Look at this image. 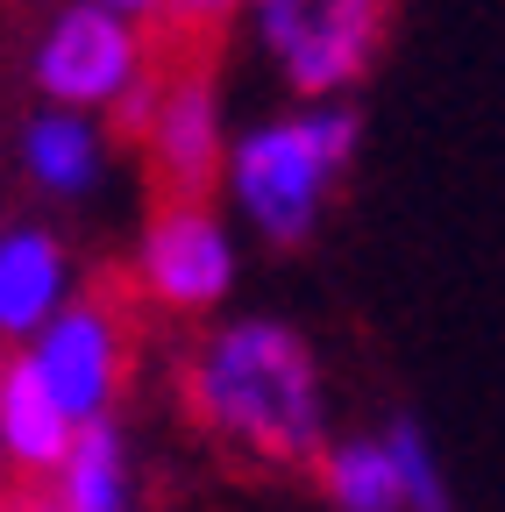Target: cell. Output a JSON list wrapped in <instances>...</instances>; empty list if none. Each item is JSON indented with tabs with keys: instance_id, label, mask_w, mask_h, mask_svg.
<instances>
[{
	"instance_id": "1",
	"label": "cell",
	"mask_w": 505,
	"mask_h": 512,
	"mask_svg": "<svg viewBox=\"0 0 505 512\" xmlns=\"http://www.w3.org/2000/svg\"><path fill=\"white\" fill-rule=\"evenodd\" d=\"M185 406L207 434L242 448L249 463L299 470L321 463L328 434V377L299 328L271 313H249L214 328L185 363Z\"/></svg>"
},
{
	"instance_id": "2",
	"label": "cell",
	"mask_w": 505,
	"mask_h": 512,
	"mask_svg": "<svg viewBox=\"0 0 505 512\" xmlns=\"http://www.w3.org/2000/svg\"><path fill=\"white\" fill-rule=\"evenodd\" d=\"M363 121L356 107H299L278 121H249L242 136L228 143V207L242 214V228H257L264 242H306L313 221H321L335 178L356 157Z\"/></svg>"
},
{
	"instance_id": "3",
	"label": "cell",
	"mask_w": 505,
	"mask_h": 512,
	"mask_svg": "<svg viewBox=\"0 0 505 512\" xmlns=\"http://www.w3.org/2000/svg\"><path fill=\"white\" fill-rule=\"evenodd\" d=\"M36 93L43 107L65 114H114L143 79H150V36L136 8H114V0H72L57 8L36 36Z\"/></svg>"
},
{
	"instance_id": "4",
	"label": "cell",
	"mask_w": 505,
	"mask_h": 512,
	"mask_svg": "<svg viewBox=\"0 0 505 512\" xmlns=\"http://www.w3.org/2000/svg\"><path fill=\"white\" fill-rule=\"evenodd\" d=\"M249 22L306 107H335V93H349L385 43L377 0H264Z\"/></svg>"
},
{
	"instance_id": "5",
	"label": "cell",
	"mask_w": 505,
	"mask_h": 512,
	"mask_svg": "<svg viewBox=\"0 0 505 512\" xmlns=\"http://www.w3.org/2000/svg\"><path fill=\"white\" fill-rule=\"evenodd\" d=\"M242 278V249L221 207L164 200L136 235V285L164 313H214Z\"/></svg>"
},
{
	"instance_id": "6",
	"label": "cell",
	"mask_w": 505,
	"mask_h": 512,
	"mask_svg": "<svg viewBox=\"0 0 505 512\" xmlns=\"http://www.w3.org/2000/svg\"><path fill=\"white\" fill-rule=\"evenodd\" d=\"M36 377L50 384V399L72 413V427L114 420V392L121 370H129V335H121V313L107 299H72L50 328L29 342Z\"/></svg>"
},
{
	"instance_id": "7",
	"label": "cell",
	"mask_w": 505,
	"mask_h": 512,
	"mask_svg": "<svg viewBox=\"0 0 505 512\" xmlns=\"http://www.w3.org/2000/svg\"><path fill=\"white\" fill-rule=\"evenodd\" d=\"M150 178L164 185V200H207V185L228 164V128H221V100L214 79L200 72H171L150 114V136H143Z\"/></svg>"
},
{
	"instance_id": "8",
	"label": "cell",
	"mask_w": 505,
	"mask_h": 512,
	"mask_svg": "<svg viewBox=\"0 0 505 512\" xmlns=\"http://www.w3.org/2000/svg\"><path fill=\"white\" fill-rule=\"evenodd\" d=\"M72 249L43 221H8L0 228V342H36L79 292Z\"/></svg>"
},
{
	"instance_id": "9",
	"label": "cell",
	"mask_w": 505,
	"mask_h": 512,
	"mask_svg": "<svg viewBox=\"0 0 505 512\" xmlns=\"http://www.w3.org/2000/svg\"><path fill=\"white\" fill-rule=\"evenodd\" d=\"M15 157H22L29 185L50 192V200H93L100 178H107V128L93 114L36 107L15 136Z\"/></svg>"
},
{
	"instance_id": "10",
	"label": "cell",
	"mask_w": 505,
	"mask_h": 512,
	"mask_svg": "<svg viewBox=\"0 0 505 512\" xmlns=\"http://www.w3.org/2000/svg\"><path fill=\"white\" fill-rule=\"evenodd\" d=\"M72 441H79L72 413L50 399V384L36 377L29 349H15L0 363V456L36 470V477H57V463L72 456Z\"/></svg>"
},
{
	"instance_id": "11",
	"label": "cell",
	"mask_w": 505,
	"mask_h": 512,
	"mask_svg": "<svg viewBox=\"0 0 505 512\" xmlns=\"http://www.w3.org/2000/svg\"><path fill=\"white\" fill-rule=\"evenodd\" d=\"M57 512H129V441H121L114 420L79 427L72 456L50 477Z\"/></svg>"
},
{
	"instance_id": "12",
	"label": "cell",
	"mask_w": 505,
	"mask_h": 512,
	"mask_svg": "<svg viewBox=\"0 0 505 512\" xmlns=\"http://www.w3.org/2000/svg\"><path fill=\"white\" fill-rule=\"evenodd\" d=\"M313 470H321V498L335 512H406L385 434H342V441L321 448V463H313Z\"/></svg>"
},
{
	"instance_id": "13",
	"label": "cell",
	"mask_w": 505,
	"mask_h": 512,
	"mask_svg": "<svg viewBox=\"0 0 505 512\" xmlns=\"http://www.w3.org/2000/svg\"><path fill=\"white\" fill-rule=\"evenodd\" d=\"M385 448H392V470H399V505L406 512H456V491H449V470H441L434 441L413 413H399L385 427Z\"/></svg>"
},
{
	"instance_id": "14",
	"label": "cell",
	"mask_w": 505,
	"mask_h": 512,
	"mask_svg": "<svg viewBox=\"0 0 505 512\" xmlns=\"http://www.w3.org/2000/svg\"><path fill=\"white\" fill-rule=\"evenodd\" d=\"M157 93H164V79L150 72V79H143V86H136L129 100H121V107H114V128H121V136H136V143L150 136V114H157Z\"/></svg>"
},
{
	"instance_id": "15",
	"label": "cell",
	"mask_w": 505,
	"mask_h": 512,
	"mask_svg": "<svg viewBox=\"0 0 505 512\" xmlns=\"http://www.w3.org/2000/svg\"><path fill=\"white\" fill-rule=\"evenodd\" d=\"M0 463H8V456H0Z\"/></svg>"
}]
</instances>
